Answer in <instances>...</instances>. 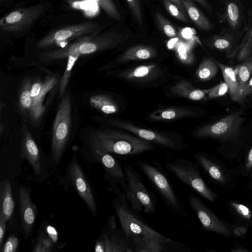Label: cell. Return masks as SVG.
Returning <instances> with one entry per match:
<instances>
[{
    "label": "cell",
    "mask_w": 252,
    "mask_h": 252,
    "mask_svg": "<svg viewBox=\"0 0 252 252\" xmlns=\"http://www.w3.org/2000/svg\"><path fill=\"white\" fill-rule=\"evenodd\" d=\"M42 5L20 8L9 13L0 19V29L3 32L17 33L30 28L43 12Z\"/></svg>",
    "instance_id": "12"
},
{
    "label": "cell",
    "mask_w": 252,
    "mask_h": 252,
    "mask_svg": "<svg viewBox=\"0 0 252 252\" xmlns=\"http://www.w3.org/2000/svg\"><path fill=\"white\" fill-rule=\"evenodd\" d=\"M129 239L134 252H160L164 251L167 245L172 243L144 236H134Z\"/></svg>",
    "instance_id": "24"
},
{
    "label": "cell",
    "mask_w": 252,
    "mask_h": 252,
    "mask_svg": "<svg viewBox=\"0 0 252 252\" xmlns=\"http://www.w3.org/2000/svg\"><path fill=\"white\" fill-rule=\"evenodd\" d=\"M219 68L214 59L205 57L196 70L195 75L199 81H207L216 76Z\"/></svg>",
    "instance_id": "32"
},
{
    "label": "cell",
    "mask_w": 252,
    "mask_h": 252,
    "mask_svg": "<svg viewBox=\"0 0 252 252\" xmlns=\"http://www.w3.org/2000/svg\"><path fill=\"white\" fill-rule=\"evenodd\" d=\"M230 251V252H252L249 249L241 245H236V247L231 249Z\"/></svg>",
    "instance_id": "56"
},
{
    "label": "cell",
    "mask_w": 252,
    "mask_h": 252,
    "mask_svg": "<svg viewBox=\"0 0 252 252\" xmlns=\"http://www.w3.org/2000/svg\"><path fill=\"white\" fill-rule=\"evenodd\" d=\"M249 14H250V16L252 19V8L249 12Z\"/></svg>",
    "instance_id": "59"
},
{
    "label": "cell",
    "mask_w": 252,
    "mask_h": 252,
    "mask_svg": "<svg viewBox=\"0 0 252 252\" xmlns=\"http://www.w3.org/2000/svg\"><path fill=\"white\" fill-rule=\"evenodd\" d=\"M89 101L92 106L105 114H114L119 110L117 101L107 94H99L93 95L90 97Z\"/></svg>",
    "instance_id": "29"
},
{
    "label": "cell",
    "mask_w": 252,
    "mask_h": 252,
    "mask_svg": "<svg viewBox=\"0 0 252 252\" xmlns=\"http://www.w3.org/2000/svg\"><path fill=\"white\" fill-rule=\"evenodd\" d=\"M43 86V83L41 82L40 79H38L35 81L32 85L30 93L32 99L39 95L42 89Z\"/></svg>",
    "instance_id": "49"
},
{
    "label": "cell",
    "mask_w": 252,
    "mask_h": 252,
    "mask_svg": "<svg viewBox=\"0 0 252 252\" xmlns=\"http://www.w3.org/2000/svg\"><path fill=\"white\" fill-rule=\"evenodd\" d=\"M170 93L175 97H183L193 101L206 99L204 89L195 88L189 81L182 79L169 88Z\"/></svg>",
    "instance_id": "23"
},
{
    "label": "cell",
    "mask_w": 252,
    "mask_h": 252,
    "mask_svg": "<svg viewBox=\"0 0 252 252\" xmlns=\"http://www.w3.org/2000/svg\"><path fill=\"white\" fill-rule=\"evenodd\" d=\"M101 28L94 22H87L59 28L39 40L36 47L47 49L61 46L72 40L83 37L96 36Z\"/></svg>",
    "instance_id": "9"
},
{
    "label": "cell",
    "mask_w": 252,
    "mask_h": 252,
    "mask_svg": "<svg viewBox=\"0 0 252 252\" xmlns=\"http://www.w3.org/2000/svg\"><path fill=\"white\" fill-rule=\"evenodd\" d=\"M198 109L188 106H173L160 108L151 112L146 117L148 121L154 122L171 121L184 118H192L198 116Z\"/></svg>",
    "instance_id": "20"
},
{
    "label": "cell",
    "mask_w": 252,
    "mask_h": 252,
    "mask_svg": "<svg viewBox=\"0 0 252 252\" xmlns=\"http://www.w3.org/2000/svg\"><path fill=\"white\" fill-rule=\"evenodd\" d=\"M252 172V147L248 153L244 161L243 169V175L247 177Z\"/></svg>",
    "instance_id": "47"
},
{
    "label": "cell",
    "mask_w": 252,
    "mask_h": 252,
    "mask_svg": "<svg viewBox=\"0 0 252 252\" xmlns=\"http://www.w3.org/2000/svg\"><path fill=\"white\" fill-rule=\"evenodd\" d=\"M79 46L76 47L67 58L66 66L60 80L59 85V96L61 98L65 93L72 68L81 55L79 51Z\"/></svg>",
    "instance_id": "35"
},
{
    "label": "cell",
    "mask_w": 252,
    "mask_h": 252,
    "mask_svg": "<svg viewBox=\"0 0 252 252\" xmlns=\"http://www.w3.org/2000/svg\"><path fill=\"white\" fill-rule=\"evenodd\" d=\"M181 0L190 19L198 28L205 31L213 29L212 23L191 0Z\"/></svg>",
    "instance_id": "27"
},
{
    "label": "cell",
    "mask_w": 252,
    "mask_h": 252,
    "mask_svg": "<svg viewBox=\"0 0 252 252\" xmlns=\"http://www.w3.org/2000/svg\"><path fill=\"white\" fill-rule=\"evenodd\" d=\"M91 150L122 156H135L157 149L155 144L123 131L106 129L94 133Z\"/></svg>",
    "instance_id": "1"
},
{
    "label": "cell",
    "mask_w": 252,
    "mask_h": 252,
    "mask_svg": "<svg viewBox=\"0 0 252 252\" xmlns=\"http://www.w3.org/2000/svg\"><path fill=\"white\" fill-rule=\"evenodd\" d=\"M94 159L103 167L105 173L119 184L125 191L127 187L124 169L117 158L109 153L97 149L92 150Z\"/></svg>",
    "instance_id": "18"
},
{
    "label": "cell",
    "mask_w": 252,
    "mask_h": 252,
    "mask_svg": "<svg viewBox=\"0 0 252 252\" xmlns=\"http://www.w3.org/2000/svg\"><path fill=\"white\" fill-rule=\"evenodd\" d=\"M108 74L137 88L157 87L168 81L170 73L163 65L151 63L109 71Z\"/></svg>",
    "instance_id": "4"
},
{
    "label": "cell",
    "mask_w": 252,
    "mask_h": 252,
    "mask_svg": "<svg viewBox=\"0 0 252 252\" xmlns=\"http://www.w3.org/2000/svg\"><path fill=\"white\" fill-rule=\"evenodd\" d=\"M7 223L5 219L0 215V248L4 243V238L6 232Z\"/></svg>",
    "instance_id": "50"
},
{
    "label": "cell",
    "mask_w": 252,
    "mask_h": 252,
    "mask_svg": "<svg viewBox=\"0 0 252 252\" xmlns=\"http://www.w3.org/2000/svg\"><path fill=\"white\" fill-rule=\"evenodd\" d=\"M222 18L233 30H237L242 21L241 10L239 4L234 0L227 1L225 5Z\"/></svg>",
    "instance_id": "31"
},
{
    "label": "cell",
    "mask_w": 252,
    "mask_h": 252,
    "mask_svg": "<svg viewBox=\"0 0 252 252\" xmlns=\"http://www.w3.org/2000/svg\"><path fill=\"white\" fill-rule=\"evenodd\" d=\"M55 243L47 234L44 224H41L37 237L33 244L32 252H50L55 251ZM56 249V248H55Z\"/></svg>",
    "instance_id": "33"
},
{
    "label": "cell",
    "mask_w": 252,
    "mask_h": 252,
    "mask_svg": "<svg viewBox=\"0 0 252 252\" xmlns=\"http://www.w3.org/2000/svg\"><path fill=\"white\" fill-rule=\"evenodd\" d=\"M252 94V75L247 82L242 92V97L245 99L246 97Z\"/></svg>",
    "instance_id": "52"
},
{
    "label": "cell",
    "mask_w": 252,
    "mask_h": 252,
    "mask_svg": "<svg viewBox=\"0 0 252 252\" xmlns=\"http://www.w3.org/2000/svg\"><path fill=\"white\" fill-rule=\"evenodd\" d=\"M70 96L64 93L61 98L54 120L49 165L53 168L60 163L69 140L71 125Z\"/></svg>",
    "instance_id": "3"
},
{
    "label": "cell",
    "mask_w": 252,
    "mask_h": 252,
    "mask_svg": "<svg viewBox=\"0 0 252 252\" xmlns=\"http://www.w3.org/2000/svg\"><path fill=\"white\" fill-rule=\"evenodd\" d=\"M252 54V28L244 36L238 46L236 52V59L238 62H242Z\"/></svg>",
    "instance_id": "36"
},
{
    "label": "cell",
    "mask_w": 252,
    "mask_h": 252,
    "mask_svg": "<svg viewBox=\"0 0 252 252\" xmlns=\"http://www.w3.org/2000/svg\"><path fill=\"white\" fill-rule=\"evenodd\" d=\"M176 5L186 15V10L181 0H167Z\"/></svg>",
    "instance_id": "57"
},
{
    "label": "cell",
    "mask_w": 252,
    "mask_h": 252,
    "mask_svg": "<svg viewBox=\"0 0 252 252\" xmlns=\"http://www.w3.org/2000/svg\"><path fill=\"white\" fill-rule=\"evenodd\" d=\"M207 96L210 98H215L224 95L229 92V88L226 82L219 83L207 89H204Z\"/></svg>",
    "instance_id": "42"
},
{
    "label": "cell",
    "mask_w": 252,
    "mask_h": 252,
    "mask_svg": "<svg viewBox=\"0 0 252 252\" xmlns=\"http://www.w3.org/2000/svg\"><path fill=\"white\" fill-rule=\"evenodd\" d=\"M163 3L165 9L170 15L183 22L188 23L186 15L176 5L167 0H163Z\"/></svg>",
    "instance_id": "43"
},
{
    "label": "cell",
    "mask_w": 252,
    "mask_h": 252,
    "mask_svg": "<svg viewBox=\"0 0 252 252\" xmlns=\"http://www.w3.org/2000/svg\"><path fill=\"white\" fill-rule=\"evenodd\" d=\"M20 229L26 239L32 233L37 209L33 202L29 187L21 185L18 189Z\"/></svg>",
    "instance_id": "15"
},
{
    "label": "cell",
    "mask_w": 252,
    "mask_h": 252,
    "mask_svg": "<svg viewBox=\"0 0 252 252\" xmlns=\"http://www.w3.org/2000/svg\"><path fill=\"white\" fill-rule=\"evenodd\" d=\"M204 9L210 12H213V8L207 0H195Z\"/></svg>",
    "instance_id": "55"
},
{
    "label": "cell",
    "mask_w": 252,
    "mask_h": 252,
    "mask_svg": "<svg viewBox=\"0 0 252 252\" xmlns=\"http://www.w3.org/2000/svg\"><path fill=\"white\" fill-rule=\"evenodd\" d=\"M127 187L123 194L132 208L146 214H154L157 208L158 200L155 193L143 183L134 167L124 166Z\"/></svg>",
    "instance_id": "6"
},
{
    "label": "cell",
    "mask_w": 252,
    "mask_h": 252,
    "mask_svg": "<svg viewBox=\"0 0 252 252\" xmlns=\"http://www.w3.org/2000/svg\"><path fill=\"white\" fill-rule=\"evenodd\" d=\"M114 207L119 221L125 235L128 238L134 236H144L158 239L167 243L175 242L166 237L152 227L142 218L138 211L131 207L126 198L113 199Z\"/></svg>",
    "instance_id": "5"
},
{
    "label": "cell",
    "mask_w": 252,
    "mask_h": 252,
    "mask_svg": "<svg viewBox=\"0 0 252 252\" xmlns=\"http://www.w3.org/2000/svg\"><path fill=\"white\" fill-rule=\"evenodd\" d=\"M203 42L207 47L226 53L229 57L234 56L237 52L233 48L234 39L231 34H215L203 39Z\"/></svg>",
    "instance_id": "25"
},
{
    "label": "cell",
    "mask_w": 252,
    "mask_h": 252,
    "mask_svg": "<svg viewBox=\"0 0 252 252\" xmlns=\"http://www.w3.org/2000/svg\"><path fill=\"white\" fill-rule=\"evenodd\" d=\"M32 82L30 78H26L23 82L19 96V104L24 110H30L32 103V98L31 95Z\"/></svg>",
    "instance_id": "38"
},
{
    "label": "cell",
    "mask_w": 252,
    "mask_h": 252,
    "mask_svg": "<svg viewBox=\"0 0 252 252\" xmlns=\"http://www.w3.org/2000/svg\"><path fill=\"white\" fill-rule=\"evenodd\" d=\"M158 51L150 45H135L128 48L115 59L104 66L102 70L112 68L131 61H141L155 58Z\"/></svg>",
    "instance_id": "19"
},
{
    "label": "cell",
    "mask_w": 252,
    "mask_h": 252,
    "mask_svg": "<svg viewBox=\"0 0 252 252\" xmlns=\"http://www.w3.org/2000/svg\"><path fill=\"white\" fill-rule=\"evenodd\" d=\"M242 118L240 112H235L216 122L203 126L194 130L192 135L197 138H212L228 140L232 138L240 127Z\"/></svg>",
    "instance_id": "14"
},
{
    "label": "cell",
    "mask_w": 252,
    "mask_h": 252,
    "mask_svg": "<svg viewBox=\"0 0 252 252\" xmlns=\"http://www.w3.org/2000/svg\"><path fill=\"white\" fill-rule=\"evenodd\" d=\"M94 0L109 17L116 20L121 19V15L113 0Z\"/></svg>",
    "instance_id": "41"
},
{
    "label": "cell",
    "mask_w": 252,
    "mask_h": 252,
    "mask_svg": "<svg viewBox=\"0 0 252 252\" xmlns=\"http://www.w3.org/2000/svg\"><path fill=\"white\" fill-rule=\"evenodd\" d=\"M104 178L105 180L109 183L112 189L115 192L117 197L116 198L119 199L126 198L123 193H122L121 192L119 189L116 184V182L112 178H111L106 173L104 174Z\"/></svg>",
    "instance_id": "48"
},
{
    "label": "cell",
    "mask_w": 252,
    "mask_h": 252,
    "mask_svg": "<svg viewBox=\"0 0 252 252\" xmlns=\"http://www.w3.org/2000/svg\"><path fill=\"white\" fill-rule=\"evenodd\" d=\"M215 61L220 69L224 82L228 86L229 94L231 99L235 102L242 103L241 90L237 80L234 69L229 65L222 64L216 60Z\"/></svg>",
    "instance_id": "26"
},
{
    "label": "cell",
    "mask_w": 252,
    "mask_h": 252,
    "mask_svg": "<svg viewBox=\"0 0 252 252\" xmlns=\"http://www.w3.org/2000/svg\"><path fill=\"white\" fill-rule=\"evenodd\" d=\"M15 206L11 183L7 179L0 184V215L5 219L7 226L8 224L11 229L15 224Z\"/></svg>",
    "instance_id": "22"
},
{
    "label": "cell",
    "mask_w": 252,
    "mask_h": 252,
    "mask_svg": "<svg viewBox=\"0 0 252 252\" xmlns=\"http://www.w3.org/2000/svg\"><path fill=\"white\" fill-rule=\"evenodd\" d=\"M7 0H0V2H4V1H6Z\"/></svg>",
    "instance_id": "60"
},
{
    "label": "cell",
    "mask_w": 252,
    "mask_h": 252,
    "mask_svg": "<svg viewBox=\"0 0 252 252\" xmlns=\"http://www.w3.org/2000/svg\"><path fill=\"white\" fill-rule=\"evenodd\" d=\"M175 54L178 61L186 65H191L195 61V57L190 46L181 43L175 48Z\"/></svg>",
    "instance_id": "37"
},
{
    "label": "cell",
    "mask_w": 252,
    "mask_h": 252,
    "mask_svg": "<svg viewBox=\"0 0 252 252\" xmlns=\"http://www.w3.org/2000/svg\"><path fill=\"white\" fill-rule=\"evenodd\" d=\"M136 163L166 205L181 220L186 221L188 213L177 196L167 173L160 163L155 161L151 163L140 159L137 160Z\"/></svg>",
    "instance_id": "2"
},
{
    "label": "cell",
    "mask_w": 252,
    "mask_h": 252,
    "mask_svg": "<svg viewBox=\"0 0 252 252\" xmlns=\"http://www.w3.org/2000/svg\"><path fill=\"white\" fill-rule=\"evenodd\" d=\"M189 203L205 231L218 234L225 238L233 236L232 226L219 218L194 194H189Z\"/></svg>",
    "instance_id": "13"
},
{
    "label": "cell",
    "mask_w": 252,
    "mask_h": 252,
    "mask_svg": "<svg viewBox=\"0 0 252 252\" xmlns=\"http://www.w3.org/2000/svg\"><path fill=\"white\" fill-rule=\"evenodd\" d=\"M107 122L109 125L129 131L143 140L170 150L180 151L185 147L182 137L177 134L142 127L121 119H109Z\"/></svg>",
    "instance_id": "8"
},
{
    "label": "cell",
    "mask_w": 252,
    "mask_h": 252,
    "mask_svg": "<svg viewBox=\"0 0 252 252\" xmlns=\"http://www.w3.org/2000/svg\"><path fill=\"white\" fill-rule=\"evenodd\" d=\"M108 221L107 223V227L110 229H117L116 218L115 215L109 216Z\"/></svg>",
    "instance_id": "54"
},
{
    "label": "cell",
    "mask_w": 252,
    "mask_h": 252,
    "mask_svg": "<svg viewBox=\"0 0 252 252\" xmlns=\"http://www.w3.org/2000/svg\"><path fill=\"white\" fill-rule=\"evenodd\" d=\"M226 205L238 223L249 227L252 225V210L248 205L234 199L228 200Z\"/></svg>",
    "instance_id": "30"
},
{
    "label": "cell",
    "mask_w": 252,
    "mask_h": 252,
    "mask_svg": "<svg viewBox=\"0 0 252 252\" xmlns=\"http://www.w3.org/2000/svg\"><path fill=\"white\" fill-rule=\"evenodd\" d=\"M194 158L197 164L212 182L224 187L231 183L230 171L218 159L200 151L194 155Z\"/></svg>",
    "instance_id": "16"
},
{
    "label": "cell",
    "mask_w": 252,
    "mask_h": 252,
    "mask_svg": "<svg viewBox=\"0 0 252 252\" xmlns=\"http://www.w3.org/2000/svg\"><path fill=\"white\" fill-rule=\"evenodd\" d=\"M165 166L181 182L209 202L214 203L218 199V193L212 190L203 179L197 164L182 158L168 162Z\"/></svg>",
    "instance_id": "7"
},
{
    "label": "cell",
    "mask_w": 252,
    "mask_h": 252,
    "mask_svg": "<svg viewBox=\"0 0 252 252\" xmlns=\"http://www.w3.org/2000/svg\"><path fill=\"white\" fill-rule=\"evenodd\" d=\"M94 37V36H90L78 39L66 47L43 53L39 55L38 59L42 62H52L67 58L76 47L79 46L82 42L88 41Z\"/></svg>",
    "instance_id": "28"
},
{
    "label": "cell",
    "mask_w": 252,
    "mask_h": 252,
    "mask_svg": "<svg viewBox=\"0 0 252 252\" xmlns=\"http://www.w3.org/2000/svg\"><path fill=\"white\" fill-rule=\"evenodd\" d=\"M94 251L95 252H105L104 242L102 234L96 241Z\"/></svg>",
    "instance_id": "53"
},
{
    "label": "cell",
    "mask_w": 252,
    "mask_h": 252,
    "mask_svg": "<svg viewBox=\"0 0 252 252\" xmlns=\"http://www.w3.org/2000/svg\"><path fill=\"white\" fill-rule=\"evenodd\" d=\"M155 17L158 27L167 37L174 38L177 36L176 28L162 14L156 12Z\"/></svg>",
    "instance_id": "39"
},
{
    "label": "cell",
    "mask_w": 252,
    "mask_h": 252,
    "mask_svg": "<svg viewBox=\"0 0 252 252\" xmlns=\"http://www.w3.org/2000/svg\"><path fill=\"white\" fill-rule=\"evenodd\" d=\"M128 7L138 24L141 25L143 23L142 13L140 0H126Z\"/></svg>",
    "instance_id": "45"
},
{
    "label": "cell",
    "mask_w": 252,
    "mask_h": 252,
    "mask_svg": "<svg viewBox=\"0 0 252 252\" xmlns=\"http://www.w3.org/2000/svg\"><path fill=\"white\" fill-rule=\"evenodd\" d=\"M234 70L242 96L244 87L252 75V54L241 64L236 66Z\"/></svg>",
    "instance_id": "34"
},
{
    "label": "cell",
    "mask_w": 252,
    "mask_h": 252,
    "mask_svg": "<svg viewBox=\"0 0 252 252\" xmlns=\"http://www.w3.org/2000/svg\"><path fill=\"white\" fill-rule=\"evenodd\" d=\"M20 240L14 233H11L0 248L1 252H15L17 251Z\"/></svg>",
    "instance_id": "44"
},
{
    "label": "cell",
    "mask_w": 252,
    "mask_h": 252,
    "mask_svg": "<svg viewBox=\"0 0 252 252\" xmlns=\"http://www.w3.org/2000/svg\"><path fill=\"white\" fill-rule=\"evenodd\" d=\"M126 39V36L115 31L104 32L82 42L79 46L81 55H88L115 48Z\"/></svg>",
    "instance_id": "17"
},
{
    "label": "cell",
    "mask_w": 252,
    "mask_h": 252,
    "mask_svg": "<svg viewBox=\"0 0 252 252\" xmlns=\"http://www.w3.org/2000/svg\"><path fill=\"white\" fill-rule=\"evenodd\" d=\"M64 177L65 182L76 191L89 210L96 217L97 206L94 190L74 155L68 164Z\"/></svg>",
    "instance_id": "10"
},
{
    "label": "cell",
    "mask_w": 252,
    "mask_h": 252,
    "mask_svg": "<svg viewBox=\"0 0 252 252\" xmlns=\"http://www.w3.org/2000/svg\"><path fill=\"white\" fill-rule=\"evenodd\" d=\"M249 230V226L240 223L232 226L233 236L237 238L244 237Z\"/></svg>",
    "instance_id": "46"
},
{
    "label": "cell",
    "mask_w": 252,
    "mask_h": 252,
    "mask_svg": "<svg viewBox=\"0 0 252 252\" xmlns=\"http://www.w3.org/2000/svg\"><path fill=\"white\" fill-rule=\"evenodd\" d=\"M249 188L252 189V172L251 173V176L249 182Z\"/></svg>",
    "instance_id": "58"
},
{
    "label": "cell",
    "mask_w": 252,
    "mask_h": 252,
    "mask_svg": "<svg viewBox=\"0 0 252 252\" xmlns=\"http://www.w3.org/2000/svg\"><path fill=\"white\" fill-rule=\"evenodd\" d=\"M22 131L21 157L32 166L35 180L39 182L44 181L49 175L48 158L41 153L25 124L23 126Z\"/></svg>",
    "instance_id": "11"
},
{
    "label": "cell",
    "mask_w": 252,
    "mask_h": 252,
    "mask_svg": "<svg viewBox=\"0 0 252 252\" xmlns=\"http://www.w3.org/2000/svg\"><path fill=\"white\" fill-rule=\"evenodd\" d=\"M57 79L56 77L51 76L47 78L43 82V86L39 95L32 99V103L31 109L42 106V102L45 95L51 90L57 83Z\"/></svg>",
    "instance_id": "40"
},
{
    "label": "cell",
    "mask_w": 252,
    "mask_h": 252,
    "mask_svg": "<svg viewBox=\"0 0 252 252\" xmlns=\"http://www.w3.org/2000/svg\"><path fill=\"white\" fill-rule=\"evenodd\" d=\"M43 222L44 224H45L44 221ZM44 228L48 236L52 239L55 243H56L58 241V233L56 228L49 224L44 225Z\"/></svg>",
    "instance_id": "51"
},
{
    "label": "cell",
    "mask_w": 252,
    "mask_h": 252,
    "mask_svg": "<svg viewBox=\"0 0 252 252\" xmlns=\"http://www.w3.org/2000/svg\"><path fill=\"white\" fill-rule=\"evenodd\" d=\"M105 252H134L131 241L123 230L106 227L102 229Z\"/></svg>",
    "instance_id": "21"
}]
</instances>
